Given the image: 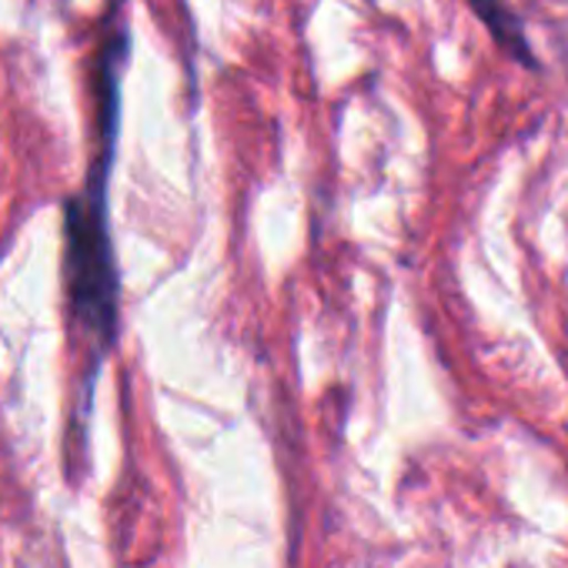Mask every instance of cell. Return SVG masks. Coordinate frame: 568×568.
Listing matches in <instances>:
<instances>
[{
	"instance_id": "cell-1",
	"label": "cell",
	"mask_w": 568,
	"mask_h": 568,
	"mask_svg": "<svg viewBox=\"0 0 568 568\" xmlns=\"http://www.w3.org/2000/svg\"><path fill=\"white\" fill-rule=\"evenodd\" d=\"M128 41L111 38L101 54V158L94 161L91 184L84 194L68 201V284L71 305L81 328L104 348L118 332V271L108 231V174L118 134V104H121V58Z\"/></svg>"
},
{
	"instance_id": "cell-2",
	"label": "cell",
	"mask_w": 568,
	"mask_h": 568,
	"mask_svg": "<svg viewBox=\"0 0 568 568\" xmlns=\"http://www.w3.org/2000/svg\"><path fill=\"white\" fill-rule=\"evenodd\" d=\"M468 8L475 11V18L485 24V31L491 34V41L521 68L535 71L538 61H535V51H531V41L518 21V14L505 4V0H468Z\"/></svg>"
}]
</instances>
